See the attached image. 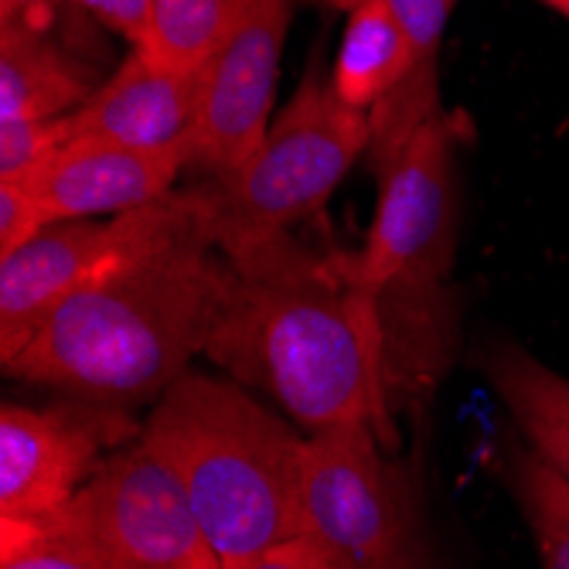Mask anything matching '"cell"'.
Here are the masks:
<instances>
[{
    "instance_id": "obj_22",
    "label": "cell",
    "mask_w": 569,
    "mask_h": 569,
    "mask_svg": "<svg viewBox=\"0 0 569 569\" xmlns=\"http://www.w3.org/2000/svg\"><path fill=\"white\" fill-rule=\"evenodd\" d=\"M232 569H355V566L348 559H341L335 549H328L325 542L310 539V536H297V539L273 546L263 556H256Z\"/></svg>"
},
{
    "instance_id": "obj_19",
    "label": "cell",
    "mask_w": 569,
    "mask_h": 569,
    "mask_svg": "<svg viewBox=\"0 0 569 569\" xmlns=\"http://www.w3.org/2000/svg\"><path fill=\"white\" fill-rule=\"evenodd\" d=\"M0 569H99L89 552L48 519H0Z\"/></svg>"
},
{
    "instance_id": "obj_8",
    "label": "cell",
    "mask_w": 569,
    "mask_h": 569,
    "mask_svg": "<svg viewBox=\"0 0 569 569\" xmlns=\"http://www.w3.org/2000/svg\"><path fill=\"white\" fill-rule=\"evenodd\" d=\"M143 427L130 409L66 396L51 406L0 409V519L41 522L66 508L113 450Z\"/></svg>"
},
{
    "instance_id": "obj_7",
    "label": "cell",
    "mask_w": 569,
    "mask_h": 569,
    "mask_svg": "<svg viewBox=\"0 0 569 569\" xmlns=\"http://www.w3.org/2000/svg\"><path fill=\"white\" fill-rule=\"evenodd\" d=\"M48 522L99 569H226L184 488L140 437L102 460Z\"/></svg>"
},
{
    "instance_id": "obj_23",
    "label": "cell",
    "mask_w": 569,
    "mask_h": 569,
    "mask_svg": "<svg viewBox=\"0 0 569 569\" xmlns=\"http://www.w3.org/2000/svg\"><path fill=\"white\" fill-rule=\"evenodd\" d=\"M59 4H72V8L92 14L99 24H107L110 31L127 38L130 48H137L143 41L153 0H59Z\"/></svg>"
},
{
    "instance_id": "obj_12",
    "label": "cell",
    "mask_w": 569,
    "mask_h": 569,
    "mask_svg": "<svg viewBox=\"0 0 569 569\" xmlns=\"http://www.w3.org/2000/svg\"><path fill=\"white\" fill-rule=\"evenodd\" d=\"M188 168L168 153H143L107 140H69L24 181L51 222L117 219L174 191L178 174Z\"/></svg>"
},
{
    "instance_id": "obj_10",
    "label": "cell",
    "mask_w": 569,
    "mask_h": 569,
    "mask_svg": "<svg viewBox=\"0 0 569 569\" xmlns=\"http://www.w3.org/2000/svg\"><path fill=\"white\" fill-rule=\"evenodd\" d=\"M297 0H256L229 41L201 66L194 168L222 178L239 168L273 123L283 44Z\"/></svg>"
},
{
    "instance_id": "obj_18",
    "label": "cell",
    "mask_w": 569,
    "mask_h": 569,
    "mask_svg": "<svg viewBox=\"0 0 569 569\" xmlns=\"http://www.w3.org/2000/svg\"><path fill=\"white\" fill-rule=\"evenodd\" d=\"M501 478L511 488L532 529L539 566L569 569V481H562L552 468H546L529 447L505 450Z\"/></svg>"
},
{
    "instance_id": "obj_25",
    "label": "cell",
    "mask_w": 569,
    "mask_h": 569,
    "mask_svg": "<svg viewBox=\"0 0 569 569\" xmlns=\"http://www.w3.org/2000/svg\"><path fill=\"white\" fill-rule=\"evenodd\" d=\"M539 4H546V8H552L556 14H562V18L569 21V0H539Z\"/></svg>"
},
{
    "instance_id": "obj_6",
    "label": "cell",
    "mask_w": 569,
    "mask_h": 569,
    "mask_svg": "<svg viewBox=\"0 0 569 569\" xmlns=\"http://www.w3.org/2000/svg\"><path fill=\"white\" fill-rule=\"evenodd\" d=\"M379 201L358 252H341L348 277L382 297L440 300L457 252L453 123L440 113L386 153Z\"/></svg>"
},
{
    "instance_id": "obj_15",
    "label": "cell",
    "mask_w": 569,
    "mask_h": 569,
    "mask_svg": "<svg viewBox=\"0 0 569 569\" xmlns=\"http://www.w3.org/2000/svg\"><path fill=\"white\" fill-rule=\"evenodd\" d=\"M478 369L511 412L526 447L569 481V379L515 341L488 345Z\"/></svg>"
},
{
    "instance_id": "obj_16",
    "label": "cell",
    "mask_w": 569,
    "mask_h": 569,
    "mask_svg": "<svg viewBox=\"0 0 569 569\" xmlns=\"http://www.w3.org/2000/svg\"><path fill=\"white\" fill-rule=\"evenodd\" d=\"M417 69L412 44L382 0H361L348 11V24L331 66V86L351 110L376 113Z\"/></svg>"
},
{
    "instance_id": "obj_9",
    "label": "cell",
    "mask_w": 569,
    "mask_h": 569,
    "mask_svg": "<svg viewBox=\"0 0 569 569\" xmlns=\"http://www.w3.org/2000/svg\"><path fill=\"white\" fill-rule=\"evenodd\" d=\"M168 194L117 219L56 222L0 256V361L18 358L56 310L133 252L164 216Z\"/></svg>"
},
{
    "instance_id": "obj_2",
    "label": "cell",
    "mask_w": 569,
    "mask_h": 569,
    "mask_svg": "<svg viewBox=\"0 0 569 569\" xmlns=\"http://www.w3.org/2000/svg\"><path fill=\"white\" fill-rule=\"evenodd\" d=\"M222 290L226 256L204 178L171 191L158 229L72 293L4 372L99 406L158 402L209 348Z\"/></svg>"
},
{
    "instance_id": "obj_1",
    "label": "cell",
    "mask_w": 569,
    "mask_h": 569,
    "mask_svg": "<svg viewBox=\"0 0 569 569\" xmlns=\"http://www.w3.org/2000/svg\"><path fill=\"white\" fill-rule=\"evenodd\" d=\"M222 256L226 290L204 355L307 437L366 423L399 450L396 417L430 399L453 355L440 300L372 293L348 277L341 252H315L290 232Z\"/></svg>"
},
{
    "instance_id": "obj_4",
    "label": "cell",
    "mask_w": 569,
    "mask_h": 569,
    "mask_svg": "<svg viewBox=\"0 0 569 569\" xmlns=\"http://www.w3.org/2000/svg\"><path fill=\"white\" fill-rule=\"evenodd\" d=\"M372 147V117L335 92L331 72L310 62L293 99L249 158L212 181L219 249L290 232L321 212L351 164Z\"/></svg>"
},
{
    "instance_id": "obj_11",
    "label": "cell",
    "mask_w": 569,
    "mask_h": 569,
    "mask_svg": "<svg viewBox=\"0 0 569 569\" xmlns=\"http://www.w3.org/2000/svg\"><path fill=\"white\" fill-rule=\"evenodd\" d=\"M201 72L171 69L130 48L120 69L66 117L69 140H107L143 153L194 161Z\"/></svg>"
},
{
    "instance_id": "obj_20",
    "label": "cell",
    "mask_w": 569,
    "mask_h": 569,
    "mask_svg": "<svg viewBox=\"0 0 569 569\" xmlns=\"http://www.w3.org/2000/svg\"><path fill=\"white\" fill-rule=\"evenodd\" d=\"M69 143L66 117L62 120H11L0 123V181L28 178L51 153Z\"/></svg>"
},
{
    "instance_id": "obj_14",
    "label": "cell",
    "mask_w": 569,
    "mask_h": 569,
    "mask_svg": "<svg viewBox=\"0 0 569 569\" xmlns=\"http://www.w3.org/2000/svg\"><path fill=\"white\" fill-rule=\"evenodd\" d=\"M310 8H325V11H341L348 14L361 0H303ZM382 4L396 14L402 24L412 56H417V69L402 82V89L386 99L382 107L372 113V161L392 153L399 143H406L417 133L427 120L440 117V44L447 21L453 14L457 0H382Z\"/></svg>"
},
{
    "instance_id": "obj_13",
    "label": "cell",
    "mask_w": 569,
    "mask_h": 569,
    "mask_svg": "<svg viewBox=\"0 0 569 569\" xmlns=\"http://www.w3.org/2000/svg\"><path fill=\"white\" fill-rule=\"evenodd\" d=\"M96 92L89 72L31 21L0 24V123L62 120Z\"/></svg>"
},
{
    "instance_id": "obj_5",
    "label": "cell",
    "mask_w": 569,
    "mask_h": 569,
    "mask_svg": "<svg viewBox=\"0 0 569 569\" xmlns=\"http://www.w3.org/2000/svg\"><path fill=\"white\" fill-rule=\"evenodd\" d=\"M300 536L325 542L355 569H443L417 478L366 423L307 437Z\"/></svg>"
},
{
    "instance_id": "obj_21",
    "label": "cell",
    "mask_w": 569,
    "mask_h": 569,
    "mask_svg": "<svg viewBox=\"0 0 569 569\" xmlns=\"http://www.w3.org/2000/svg\"><path fill=\"white\" fill-rule=\"evenodd\" d=\"M48 226L44 204L24 181H0V256H8L41 236Z\"/></svg>"
},
{
    "instance_id": "obj_17",
    "label": "cell",
    "mask_w": 569,
    "mask_h": 569,
    "mask_svg": "<svg viewBox=\"0 0 569 569\" xmlns=\"http://www.w3.org/2000/svg\"><path fill=\"white\" fill-rule=\"evenodd\" d=\"M252 4L256 0H153L137 48L171 69L201 72Z\"/></svg>"
},
{
    "instance_id": "obj_3",
    "label": "cell",
    "mask_w": 569,
    "mask_h": 569,
    "mask_svg": "<svg viewBox=\"0 0 569 569\" xmlns=\"http://www.w3.org/2000/svg\"><path fill=\"white\" fill-rule=\"evenodd\" d=\"M140 440L184 488L226 569L300 536L307 433L236 379L184 372L150 406Z\"/></svg>"
},
{
    "instance_id": "obj_24",
    "label": "cell",
    "mask_w": 569,
    "mask_h": 569,
    "mask_svg": "<svg viewBox=\"0 0 569 569\" xmlns=\"http://www.w3.org/2000/svg\"><path fill=\"white\" fill-rule=\"evenodd\" d=\"M59 4V0H0V24L11 21H31L38 11Z\"/></svg>"
}]
</instances>
